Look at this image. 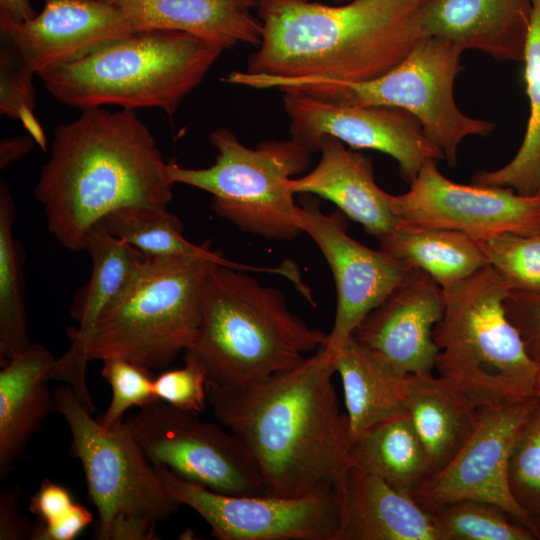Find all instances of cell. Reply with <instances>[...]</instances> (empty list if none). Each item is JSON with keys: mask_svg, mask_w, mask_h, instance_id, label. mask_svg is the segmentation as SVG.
<instances>
[{"mask_svg": "<svg viewBox=\"0 0 540 540\" xmlns=\"http://www.w3.org/2000/svg\"><path fill=\"white\" fill-rule=\"evenodd\" d=\"M509 320L519 331L530 358L540 364V293L512 291L505 300Z\"/></svg>", "mask_w": 540, "mask_h": 540, "instance_id": "38", "label": "cell"}, {"mask_svg": "<svg viewBox=\"0 0 540 540\" xmlns=\"http://www.w3.org/2000/svg\"><path fill=\"white\" fill-rule=\"evenodd\" d=\"M73 504L67 488L50 479H44L30 498L29 510L38 520L50 522L66 514Z\"/></svg>", "mask_w": 540, "mask_h": 540, "instance_id": "41", "label": "cell"}, {"mask_svg": "<svg viewBox=\"0 0 540 540\" xmlns=\"http://www.w3.org/2000/svg\"><path fill=\"white\" fill-rule=\"evenodd\" d=\"M330 348L240 387L208 386V404L254 460L267 494L297 497L331 482L348 460Z\"/></svg>", "mask_w": 540, "mask_h": 540, "instance_id": "1", "label": "cell"}, {"mask_svg": "<svg viewBox=\"0 0 540 540\" xmlns=\"http://www.w3.org/2000/svg\"><path fill=\"white\" fill-rule=\"evenodd\" d=\"M535 396L540 399V364L535 385Z\"/></svg>", "mask_w": 540, "mask_h": 540, "instance_id": "44", "label": "cell"}, {"mask_svg": "<svg viewBox=\"0 0 540 540\" xmlns=\"http://www.w3.org/2000/svg\"><path fill=\"white\" fill-rule=\"evenodd\" d=\"M31 136H14L2 139L0 142V168L7 167L11 162L24 157L33 147Z\"/></svg>", "mask_w": 540, "mask_h": 540, "instance_id": "42", "label": "cell"}, {"mask_svg": "<svg viewBox=\"0 0 540 540\" xmlns=\"http://www.w3.org/2000/svg\"><path fill=\"white\" fill-rule=\"evenodd\" d=\"M318 164L307 174L293 178L295 193L317 196L334 203L351 220L377 239L401 221L392 208V195L376 183L371 159L352 151L340 140L325 136Z\"/></svg>", "mask_w": 540, "mask_h": 540, "instance_id": "22", "label": "cell"}, {"mask_svg": "<svg viewBox=\"0 0 540 540\" xmlns=\"http://www.w3.org/2000/svg\"><path fill=\"white\" fill-rule=\"evenodd\" d=\"M216 264L250 268L216 252L146 256L88 336L87 362L120 356L148 370L168 367L195 337Z\"/></svg>", "mask_w": 540, "mask_h": 540, "instance_id": "6", "label": "cell"}, {"mask_svg": "<svg viewBox=\"0 0 540 540\" xmlns=\"http://www.w3.org/2000/svg\"><path fill=\"white\" fill-rule=\"evenodd\" d=\"M134 32L124 12L106 0H43L41 12L31 20L17 23L0 17L2 40L37 75Z\"/></svg>", "mask_w": 540, "mask_h": 540, "instance_id": "17", "label": "cell"}, {"mask_svg": "<svg viewBox=\"0 0 540 540\" xmlns=\"http://www.w3.org/2000/svg\"><path fill=\"white\" fill-rule=\"evenodd\" d=\"M379 249L406 269H420L441 287L488 264L478 243L462 232L400 222L380 237Z\"/></svg>", "mask_w": 540, "mask_h": 540, "instance_id": "27", "label": "cell"}, {"mask_svg": "<svg viewBox=\"0 0 540 540\" xmlns=\"http://www.w3.org/2000/svg\"><path fill=\"white\" fill-rule=\"evenodd\" d=\"M153 386L160 401L180 410L200 413L207 407L206 373L193 361L184 360L183 367L162 372Z\"/></svg>", "mask_w": 540, "mask_h": 540, "instance_id": "37", "label": "cell"}, {"mask_svg": "<svg viewBox=\"0 0 540 540\" xmlns=\"http://www.w3.org/2000/svg\"><path fill=\"white\" fill-rule=\"evenodd\" d=\"M444 306L443 288L426 272L408 269L353 337L404 375H430L439 354L432 333Z\"/></svg>", "mask_w": 540, "mask_h": 540, "instance_id": "18", "label": "cell"}, {"mask_svg": "<svg viewBox=\"0 0 540 540\" xmlns=\"http://www.w3.org/2000/svg\"><path fill=\"white\" fill-rule=\"evenodd\" d=\"M406 411L434 472L445 467L475 431L482 409L449 379L409 374Z\"/></svg>", "mask_w": 540, "mask_h": 540, "instance_id": "25", "label": "cell"}, {"mask_svg": "<svg viewBox=\"0 0 540 540\" xmlns=\"http://www.w3.org/2000/svg\"><path fill=\"white\" fill-rule=\"evenodd\" d=\"M21 494L19 485L0 493V540H33L35 524L20 508Z\"/></svg>", "mask_w": 540, "mask_h": 540, "instance_id": "39", "label": "cell"}, {"mask_svg": "<svg viewBox=\"0 0 540 540\" xmlns=\"http://www.w3.org/2000/svg\"><path fill=\"white\" fill-rule=\"evenodd\" d=\"M282 92L290 138L311 154L319 151L325 136L352 149L379 151L396 160L399 173L408 184L427 161L444 159L418 120L403 109L342 105L295 90Z\"/></svg>", "mask_w": 540, "mask_h": 540, "instance_id": "13", "label": "cell"}, {"mask_svg": "<svg viewBox=\"0 0 540 540\" xmlns=\"http://www.w3.org/2000/svg\"><path fill=\"white\" fill-rule=\"evenodd\" d=\"M56 358L43 344L30 343L1 365L0 480L24 456L28 443L44 420L55 412L53 392L46 379Z\"/></svg>", "mask_w": 540, "mask_h": 540, "instance_id": "23", "label": "cell"}, {"mask_svg": "<svg viewBox=\"0 0 540 540\" xmlns=\"http://www.w3.org/2000/svg\"><path fill=\"white\" fill-rule=\"evenodd\" d=\"M409 185L406 193L392 195L401 222L459 231L476 242L502 233L540 232V194L459 184L442 175L437 160L427 161Z\"/></svg>", "mask_w": 540, "mask_h": 540, "instance_id": "14", "label": "cell"}, {"mask_svg": "<svg viewBox=\"0 0 540 540\" xmlns=\"http://www.w3.org/2000/svg\"><path fill=\"white\" fill-rule=\"evenodd\" d=\"M222 52L189 33L143 30L38 76L51 96L76 109L114 105L173 115Z\"/></svg>", "mask_w": 540, "mask_h": 540, "instance_id": "5", "label": "cell"}, {"mask_svg": "<svg viewBox=\"0 0 540 540\" xmlns=\"http://www.w3.org/2000/svg\"><path fill=\"white\" fill-rule=\"evenodd\" d=\"M102 220L110 234L147 257L215 253L210 241L202 245L188 241L181 220L167 207L130 205L110 212Z\"/></svg>", "mask_w": 540, "mask_h": 540, "instance_id": "31", "label": "cell"}, {"mask_svg": "<svg viewBox=\"0 0 540 540\" xmlns=\"http://www.w3.org/2000/svg\"><path fill=\"white\" fill-rule=\"evenodd\" d=\"M167 165L135 110L83 109L55 128L34 195L48 231L77 252L110 212L130 205L167 207L175 185Z\"/></svg>", "mask_w": 540, "mask_h": 540, "instance_id": "2", "label": "cell"}, {"mask_svg": "<svg viewBox=\"0 0 540 540\" xmlns=\"http://www.w3.org/2000/svg\"><path fill=\"white\" fill-rule=\"evenodd\" d=\"M92 260L89 281L75 294L71 316L78 328L69 330L71 345L47 374V381L70 385L85 408L93 413L95 405L86 383L85 344L105 308L121 291L137 266L146 258L136 248L108 232L103 220L89 232L86 248Z\"/></svg>", "mask_w": 540, "mask_h": 540, "instance_id": "19", "label": "cell"}, {"mask_svg": "<svg viewBox=\"0 0 540 540\" xmlns=\"http://www.w3.org/2000/svg\"><path fill=\"white\" fill-rule=\"evenodd\" d=\"M332 1H335V2H346V1H349V0H332Z\"/></svg>", "mask_w": 540, "mask_h": 540, "instance_id": "45", "label": "cell"}, {"mask_svg": "<svg viewBox=\"0 0 540 540\" xmlns=\"http://www.w3.org/2000/svg\"><path fill=\"white\" fill-rule=\"evenodd\" d=\"M477 243L512 291L540 293V232L502 233Z\"/></svg>", "mask_w": 540, "mask_h": 540, "instance_id": "34", "label": "cell"}, {"mask_svg": "<svg viewBox=\"0 0 540 540\" xmlns=\"http://www.w3.org/2000/svg\"><path fill=\"white\" fill-rule=\"evenodd\" d=\"M426 0H258L262 39L245 71L282 79L362 82L403 61L424 38Z\"/></svg>", "mask_w": 540, "mask_h": 540, "instance_id": "3", "label": "cell"}, {"mask_svg": "<svg viewBox=\"0 0 540 540\" xmlns=\"http://www.w3.org/2000/svg\"><path fill=\"white\" fill-rule=\"evenodd\" d=\"M508 485L529 527L540 540V399L513 444L508 463Z\"/></svg>", "mask_w": 540, "mask_h": 540, "instance_id": "33", "label": "cell"}, {"mask_svg": "<svg viewBox=\"0 0 540 540\" xmlns=\"http://www.w3.org/2000/svg\"><path fill=\"white\" fill-rule=\"evenodd\" d=\"M538 400L532 396L483 409L468 441L445 467L413 490V499L428 513L459 500L486 501L529 527L509 490L508 463L518 432Z\"/></svg>", "mask_w": 540, "mask_h": 540, "instance_id": "15", "label": "cell"}, {"mask_svg": "<svg viewBox=\"0 0 540 540\" xmlns=\"http://www.w3.org/2000/svg\"><path fill=\"white\" fill-rule=\"evenodd\" d=\"M55 412L69 426L70 450L82 466L98 519L95 539L155 540L157 526L180 510L124 420L93 418L70 385L52 389Z\"/></svg>", "mask_w": 540, "mask_h": 540, "instance_id": "8", "label": "cell"}, {"mask_svg": "<svg viewBox=\"0 0 540 540\" xmlns=\"http://www.w3.org/2000/svg\"><path fill=\"white\" fill-rule=\"evenodd\" d=\"M167 491L190 507L218 540H335L339 518L332 481L297 497L228 495L154 465Z\"/></svg>", "mask_w": 540, "mask_h": 540, "instance_id": "12", "label": "cell"}, {"mask_svg": "<svg viewBox=\"0 0 540 540\" xmlns=\"http://www.w3.org/2000/svg\"><path fill=\"white\" fill-rule=\"evenodd\" d=\"M348 460L408 495L433 472L429 455L407 412L353 437Z\"/></svg>", "mask_w": 540, "mask_h": 540, "instance_id": "28", "label": "cell"}, {"mask_svg": "<svg viewBox=\"0 0 540 540\" xmlns=\"http://www.w3.org/2000/svg\"><path fill=\"white\" fill-rule=\"evenodd\" d=\"M209 141L217 150L214 164L193 169L169 162L173 182L210 193L211 209L243 232L273 240L301 235L291 180L309 168L312 154L292 138L250 148L223 127L210 131Z\"/></svg>", "mask_w": 540, "mask_h": 540, "instance_id": "10", "label": "cell"}, {"mask_svg": "<svg viewBox=\"0 0 540 540\" xmlns=\"http://www.w3.org/2000/svg\"><path fill=\"white\" fill-rule=\"evenodd\" d=\"M327 346L342 381L350 440L381 421L407 412L408 375L353 336L339 346Z\"/></svg>", "mask_w": 540, "mask_h": 540, "instance_id": "26", "label": "cell"}, {"mask_svg": "<svg viewBox=\"0 0 540 540\" xmlns=\"http://www.w3.org/2000/svg\"><path fill=\"white\" fill-rule=\"evenodd\" d=\"M327 341L328 334L290 312L279 290L216 264L184 360L202 367L207 387H240L296 365Z\"/></svg>", "mask_w": 540, "mask_h": 540, "instance_id": "4", "label": "cell"}, {"mask_svg": "<svg viewBox=\"0 0 540 540\" xmlns=\"http://www.w3.org/2000/svg\"><path fill=\"white\" fill-rule=\"evenodd\" d=\"M34 73L17 51L2 40L0 50V113L22 122L24 128L46 151L47 140L35 117L36 95L32 83Z\"/></svg>", "mask_w": 540, "mask_h": 540, "instance_id": "35", "label": "cell"}, {"mask_svg": "<svg viewBox=\"0 0 540 540\" xmlns=\"http://www.w3.org/2000/svg\"><path fill=\"white\" fill-rule=\"evenodd\" d=\"M531 1L523 57L529 117L522 144L508 164L493 171H478L471 178L472 184L510 187L525 196L540 194V0Z\"/></svg>", "mask_w": 540, "mask_h": 540, "instance_id": "29", "label": "cell"}, {"mask_svg": "<svg viewBox=\"0 0 540 540\" xmlns=\"http://www.w3.org/2000/svg\"><path fill=\"white\" fill-rule=\"evenodd\" d=\"M16 205L8 186L0 183V365L31 342L24 307L25 253L13 236Z\"/></svg>", "mask_w": 540, "mask_h": 540, "instance_id": "30", "label": "cell"}, {"mask_svg": "<svg viewBox=\"0 0 540 540\" xmlns=\"http://www.w3.org/2000/svg\"><path fill=\"white\" fill-rule=\"evenodd\" d=\"M102 362L101 376L112 390L108 408L97 417L102 425L113 428L124 421V414L131 407L160 401L154 392L151 370L120 356H109Z\"/></svg>", "mask_w": 540, "mask_h": 540, "instance_id": "36", "label": "cell"}, {"mask_svg": "<svg viewBox=\"0 0 540 540\" xmlns=\"http://www.w3.org/2000/svg\"><path fill=\"white\" fill-rule=\"evenodd\" d=\"M442 288L444 312L432 333L440 376L482 410L535 396L539 365L507 316L511 289L502 277L487 264Z\"/></svg>", "mask_w": 540, "mask_h": 540, "instance_id": "7", "label": "cell"}, {"mask_svg": "<svg viewBox=\"0 0 540 540\" xmlns=\"http://www.w3.org/2000/svg\"><path fill=\"white\" fill-rule=\"evenodd\" d=\"M92 521L91 511L80 503H74L66 514L53 521L37 519L33 540H73Z\"/></svg>", "mask_w": 540, "mask_h": 540, "instance_id": "40", "label": "cell"}, {"mask_svg": "<svg viewBox=\"0 0 540 540\" xmlns=\"http://www.w3.org/2000/svg\"><path fill=\"white\" fill-rule=\"evenodd\" d=\"M531 13V0H426L418 14L424 37L499 61H523Z\"/></svg>", "mask_w": 540, "mask_h": 540, "instance_id": "21", "label": "cell"}, {"mask_svg": "<svg viewBox=\"0 0 540 540\" xmlns=\"http://www.w3.org/2000/svg\"><path fill=\"white\" fill-rule=\"evenodd\" d=\"M339 527L335 540H440L411 495L347 460L332 479Z\"/></svg>", "mask_w": 540, "mask_h": 540, "instance_id": "20", "label": "cell"}, {"mask_svg": "<svg viewBox=\"0 0 540 540\" xmlns=\"http://www.w3.org/2000/svg\"><path fill=\"white\" fill-rule=\"evenodd\" d=\"M35 16L30 0H0V17L22 23Z\"/></svg>", "mask_w": 540, "mask_h": 540, "instance_id": "43", "label": "cell"}, {"mask_svg": "<svg viewBox=\"0 0 540 540\" xmlns=\"http://www.w3.org/2000/svg\"><path fill=\"white\" fill-rule=\"evenodd\" d=\"M430 515L440 540H537L529 527L486 501L459 500Z\"/></svg>", "mask_w": 540, "mask_h": 540, "instance_id": "32", "label": "cell"}, {"mask_svg": "<svg viewBox=\"0 0 540 540\" xmlns=\"http://www.w3.org/2000/svg\"><path fill=\"white\" fill-rule=\"evenodd\" d=\"M121 9L136 31L173 30L192 34L223 50L256 47L262 23L253 14L258 0H106Z\"/></svg>", "mask_w": 540, "mask_h": 540, "instance_id": "24", "label": "cell"}, {"mask_svg": "<svg viewBox=\"0 0 540 540\" xmlns=\"http://www.w3.org/2000/svg\"><path fill=\"white\" fill-rule=\"evenodd\" d=\"M463 52L448 40L424 37L403 61L372 80L343 82L258 75L255 84L259 89L295 90L342 105L403 109L418 120L429 141L454 167L459 145L466 137L487 136L495 127L493 122L464 114L455 102L453 88L462 70Z\"/></svg>", "mask_w": 540, "mask_h": 540, "instance_id": "9", "label": "cell"}, {"mask_svg": "<svg viewBox=\"0 0 540 540\" xmlns=\"http://www.w3.org/2000/svg\"><path fill=\"white\" fill-rule=\"evenodd\" d=\"M296 222L316 243L334 277L337 306L327 345L336 347L353 336L363 319L391 293L407 270L386 252L369 248L347 233L339 210L325 214L319 199H302Z\"/></svg>", "mask_w": 540, "mask_h": 540, "instance_id": "16", "label": "cell"}, {"mask_svg": "<svg viewBox=\"0 0 540 540\" xmlns=\"http://www.w3.org/2000/svg\"><path fill=\"white\" fill-rule=\"evenodd\" d=\"M198 413L158 401L140 407L127 422L153 465L228 495L267 494L251 455L227 428L201 420Z\"/></svg>", "mask_w": 540, "mask_h": 540, "instance_id": "11", "label": "cell"}]
</instances>
